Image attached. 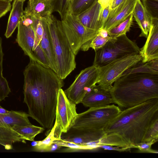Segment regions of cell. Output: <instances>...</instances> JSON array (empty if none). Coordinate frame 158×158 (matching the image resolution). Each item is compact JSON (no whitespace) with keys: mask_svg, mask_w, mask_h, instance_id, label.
<instances>
[{"mask_svg":"<svg viewBox=\"0 0 158 158\" xmlns=\"http://www.w3.org/2000/svg\"><path fill=\"white\" fill-rule=\"evenodd\" d=\"M98 0H74L71 4L70 13L77 16L90 7Z\"/></svg>","mask_w":158,"mask_h":158,"instance_id":"cell-28","label":"cell"},{"mask_svg":"<svg viewBox=\"0 0 158 158\" xmlns=\"http://www.w3.org/2000/svg\"><path fill=\"white\" fill-rule=\"evenodd\" d=\"M76 104L67 97L62 88L58 95L56 110L54 136L60 139L62 133H66L71 128L77 117Z\"/></svg>","mask_w":158,"mask_h":158,"instance_id":"cell-11","label":"cell"},{"mask_svg":"<svg viewBox=\"0 0 158 158\" xmlns=\"http://www.w3.org/2000/svg\"><path fill=\"white\" fill-rule=\"evenodd\" d=\"M10 111L6 110V109L2 107L0 105V114H6L9 113Z\"/></svg>","mask_w":158,"mask_h":158,"instance_id":"cell-40","label":"cell"},{"mask_svg":"<svg viewBox=\"0 0 158 158\" xmlns=\"http://www.w3.org/2000/svg\"><path fill=\"white\" fill-rule=\"evenodd\" d=\"M29 117L28 114L22 111L11 110L7 114H0V127L31 125Z\"/></svg>","mask_w":158,"mask_h":158,"instance_id":"cell-20","label":"cell"},{"mask_svg":"<svg viewBox=\"0 0 158 158\" xmlns=\"http://www.w3.org/2000/svg\"><path fill=\"white\" fill-rule=\"evenodd\" d=\"M153 140L158 141V118L155 119L151 124L143 142H148Z\"/></svg>","mask_w":158,"mask_h":158,"instance_id":"cell-31","label":"cell"},{"mask_svg":"<svg viewBox=\"0 0 158 158\" xmlns=\"http://www.w3.org/2000/svg\"><path fill=\"white\" fill-rule=\"evenodd\" d=\"M10 2H12L13 1H14V0H9Z\"/></svg>","mask_w":158,"mask_h":158,"instance_id":"cell-43","label":"cell"},{"mask_svg":"<svg viewBox=\"0 0 158 158\" xmlns=\"http://www.w3.org/2000/svg\"><path fill=\"white\" fill-rule=\"evenodd\" d=\"M109 91L113 103L120 108L158 98V74L140 72L123 74Z\"/></svg>","mask_w":158,"mask_h":158,"instance_id":"cell-3","label":"cell"},{"mask_svg":"<svg viewBox=\"0 0 158 158\" xmlns=\"http://www.w3.org/2000/svg\"><path fill=\"white\" fill-rule=\"evenodd\" d=\"M121 111L120 108L114 104L89 108L78 114L71 128L91 131L103 130L110 121Z\"/></svg>","mask_w":158,"mask_h":158,"instance_id":"cell-6","label":"cell"},{"mask_svg":"<svg viewBox=\"0 0 158 158\" xmlns=\"http://www.w3.org/2000/svg\"><path fill=\"white\" fill-rule=\"evenodd\" d=\"M70 0V3H71H71L73 2V1L74 0Z\"/></svg>","mask_w":158,"mask_h":158,"instance_id":"cell-42","label":"cell"},{"mask_svg":"<svg viewBox=\"0 0 158 158\" xmlns=\"http://www.w3.org/2000/svg\"><path fill=\"white\" fill-rule=\"evenodd\" d=\"M141 2H158V0H141Z\"/></svg>","mask_w":158,"mask_h":158,"instance_id":"cell-41","label":"cell"},{"mask_svg":"<svg viewBox=\"0 0 158 158\" xmlns=\"http://www.w3.org/2000/svg\"><path fill=\"white\" fill-rule=\"evenodd\" d=\"M125 0H113L110 6V9L116 7Z\"/></svg>","mask_w":158,"mask_h":158,"instance_id":"cell-38","label":"cell"},{"mask_svg":"<svg viewBox=\"0 0 158 158\" xmlns=\"http://www.w3.org/2000/svg\"><path fill=\"white\" fill-rule=\"evenodd\" d=\"M53 12H58L61 20L64 18L67 14L70 13L71 3L69 0H51Z\"/></svg>","mask_w":158,"mask_h":158,"instance_id":"cell-29","label":"cell"},{"mask_svg":"<svg viewBox=\"0 0 158 158\" xmlns=\"http://www.w3.org/2000/svg\"><path fill=\"white\" fill-rule=\"evenodd\" d=\"M4 54L2 47V40L0 37V102L4 100L11 92L8 82L3 75V60Z\"/></svg>","mask_w":158,"mask_h":158,"instance_id":"cell-25","label":"cell"},{"mask_svg":"<svg viewBox=\"0 0 158 158\" xmlns=\"http://www.w3.org/2000/svg\"><path fill=\"white\" fill-rule=\"evenodd\" d=\"M62 30L76 56L80 50H88L92 40L98 34V31L88 28L80 22L77 16L68 13L61 20Z\"/></svg>","mask_w":158,"mask_h":158,"instance_id":"cell-8","label":"cell"},{"mask_svg":"<svg viewBox=\"0 0 158 158\" xmlns=\"http://www.w3.org/2000/svg\"><path fill=\"white\" fill-rule=\"evenodd\" d=\"M12 129L20 135L25 140L33 141L35 137L45 130L42 127L32 125H15Z\"/></svg>","mask_w":158,"mask_h":158,"instance_id":"cell-22","label":"cell"},{"mask_svg":"<svg viewBox=\"0 0 158 158\" xmlns=\"http://www.w3.org/2000/svg\"><path fill=\"white\" fill-rule=\"evenodd\" d=\"M55 125H54L48 135L44 139L41 141L34 142L35 145L34 149L38 151H47L50 150L52 146L54 144V141L57 139L54 136V132Z\"/></svg>","mask_w":158,"mask_h":158,"instance_id":"cell-27","label":"cell"},{"mask_svg":"<svg viewBox=\"0 0 158 158\" xmlns=\"http://www.w3.org/2000/svg\"><path fill=\"white\" fill-rule=\"evenodd\" d=\"M24 1L14 0L7 23L5 36L7 38L11 36L17 27L23 14V6Z\"/></svg>","mask_w":158,"mask_h":158,"instance_id":"cell-19","label":"cell"},{"mask_svg":"<svg viewBox=\"0 0 158 158\" xmlns=\"http://www.w3.org/2000/svg\"><path fill=\"white\" fill-rule=\"evenodd\" d=\"M112 38L109 36L104 37L98 34L92 41L90 45V48L96 51L102 47Z\"/></svg>","mask_w":158,"mask_h":158,"instance_id":"cell-32","label":"cell"},{"mask_svg":"<svg viewBox=\"0 0 158 158\" xmlns=\"http://www.w3.org/2000/svg\"><path fill=\"white\" fill-rule=\"evenodd\" d=\"M142 62L145 63L158 59V18H152V23L146 42L140 49Z\"/></svg>","mask_w":158,"mask_h":158,"instance_id":"cell-12","label":"cell"},{"mask_svg":"<svg viewBox=\"0 0 158 158\" xmlns=\"http://www.w3.org/2000/svg\"><path fill=\"white\" fill-rule=\"evenodd\" d=\"M132 14L141 30L139 37L147 38L150 28L152 17L141 0H138Z\"/></svg>","mask_w":158,"mask_h":158,"instance_id":"cell-18","label":"cell"},{"mask_svg":"<svg viewBox=\"0 0 158 158\" xmlns=\"http://www.w3.org/2000/svg\"><path fill=\"white\" fill-rule=\"evenodd\" d=\"M81 103L86 107H98L105 106L113 103L109 91L96 85L86 94Z\"/></svg>","mask_w":158,"mask_h":158,"instance_id":"cell-15","label":"cell"},{"mask_svg":"<svg viewBox=\"0 0 158 158\" xmlns=\"http://www.w3.org/2000/svg\"><path fill=\"white\" fill-rule=\"evenodd\" d=\"M94 143L97 148L100 145H106L118 146L123 148H132V147L124 141L117 135L114 133L106 134Z\"/></svg>","mask_w":158,"mask_h":158,"instance_id":"cell-23","label":"cell"},{"mask_svg":"<svg viewBox=\"0 0 158 158\" xmlns=\"http://www.w3.org/2000/svg\"><path fill=\"white\" fill-rule=\"evenodd\" d=\"M140 49L126 34L112 38L102 47L95 51L93 65L99 68L130 55L139 54Z\"/></svg>","mask_w":158,"mask_h":158,"instance_id":"cell-7","label":"cell"},{"mask_svg":"<svg viewBox=\"0 0 158 158\" xmlns=\"http://www.w3.org/2000/svg\"><path fill=\"white\" fill-rule=\"evenodd\" d=\"M139 64L127 69L123 74L140 72L158 74V59L143 63L142 65H139Z\"/></svg>","mask_w":158,"mask_h":158,"instance_id":"cell-24","label":"cell"},{"mask_svg":"<svg viewBox=\"0 0 158 158\" xmlns=\"http://www.w3.org/2000/svg\"><path fill=\"white\" fill-rule=\"evenodd\" d=\"M54 144H56L58 147H65L74 150H89L94 149L93 145L90 143L86 145H81L72 142L64 141L61 139L55 140Z\"/></svg>","mask_w":158,"mask_h":158,"instance_id":"cell-30","label":"cell"},{"mask_svg":"<svg viewBox=\"0 0 158 158\" xmlns=\"http://www.w3.org/2000/svg\"><path fill=\"white\" fill-rule=\"evenodd\" d=\"M23 0V1H26V0Z\"/></svg>","mask_w":158,"mask_h":158,"instance_id":"cell-44","label":"cell"},{"mask_svg":"<svg viewBox=\"0 0 158 158\" xmlns=\"http://www.w3.org/2000/svg\"><path fill=\"white\" fill-rule=\"evenodd\" d=\"M105 134L104 130L91 131L70 128L66 133L62 134L60 139L78 145H84L98 141Z\"/></svg>","mask_w":158,"mask_h":158,"instance_id":"cell-14","label":"cell"},{"mask_svg":"<svg viewBox=\"0 0 158 158\" xmlns=\"http://www.w3.org/2000/svg\"><path fill=\"white\" fill-rule=\"evenodd\" d=\"M110 9V6H108L103 10L101 14L100 20V29L103 27L104 24L107 20Z\"/></svg>","mask_w":158,"mask_h":158,"instance_id":"cell-35","label":"cell"},{"mask_svg":"<svg viewBox=\"0 0 158 158\" xmlns=\"http://www.w3.org/2000/svg\"><path fill=\"white\" fill-rule=\"evenodd\" d=\"M142 60L139 54H132L113 61L99 67V76L97 84L109 91L112 84L127 69L139 64Z\"/></svg>","mask_w":158,"mask_h":158,"instance_id":"cell-9","label":"cell"},{"mask_svg":"<svg viewBox=\"0 0 158 158\" xmlns=\"http://www.w3.org/2000/svg\"><path fill=\"white\" fill-rule=\"evenodd\" d=\"M98 34L104 37L109 36L108 31L103 28L100 29L98 31Z\"/></svg>","mask_w":158,"mask_h":158,"instance_id":"cell-39","label":"cell"},{"mask_svg":"<svg viewBox=\"0 0 158 158\" xmlns=\"http://www.w3.org/2000/svg\"><path fill=\"white\" fill-rule=\"evenodd\" d=\"M113 146L109 145H99V148H102L105 150H113L118 151L119 152L129 151L131 149L127 148H123L118 146L113 147Z\"/></svg>","mask_w":158,"mask_h":158,"instance_id":"cell-36","label":"cell"},{"mask_svg":"<svg viewBox=\"0 0 158 158\" xmlns=\"http://www.w3.org/2000/svg\"><path fill=\"white\" fill-rule=\"evenodd\" d=\"M102 11L97 0L90 7L77 16L84 26L98 31L100 28V20Z\"/></svg>","mask_w":158,"mask_h":158,"instance_id":"cell-17","label":"cell"},{"mask_svg":"<svg viewBox=\"0 0 158 158\" xmlns=\"http://www.w3.org/2000/svg\"><path fill=\"white\" fill-rule=\"evenodd\" d=\"M53 12L51 0H28L23 13L39 19L45 18Z\"/></svg>","mask_w":158,"mask_h":158,"instance_id":"cell-16","label":"cell"},{"mask_svg":"<svg viewBox=\"0 0 158 158\" xmlns=\"http://www.w3.org/2000/svg\"><path fill=\"white\" fill-rule=\"evenodd\" d=\"M99 68L92 65L82 70L72 84L64 91L67 97L76 105L97 84Z\"/></svg>","mask_w":158,"mask_h":158,"instance_id":"cell-10","label":"cell"},{"mask_svg":"<svg viewBox=\"0 0 158 158\" xmlns=\"http://www.w3.org/2000/svg\"><path fill=\"white\" fill-rule=\"evenodd\" d=\"M10 2L9 0H0V18L10 10L11 6Z\"/></svg>","mask_w":158,"mask_h":158,"instance_id":"cell-34","label":"cell"},{"mask_svg":"<svg viewBox=\"0 0 158 158\" xmlns=\"http://www.w3.org/2000/svg\"><path fill=\"white\" fill-rule=\"evenodd\" d=\"M133 18V16L132 13L124 21L108 31L109 36L112 38H115L126 34L129 31L132 24Z\"/></svg>","mask_w":158,"mask_h":158,"instance_id":"cell-26","label":"cell"},{"mask_svg":"<svg viewBox=\"0 0 158 158\" xmlns=\"http://www.w3.org/2000/svg\"><path fill=\"white\" fill-rule=\"evenodd\" d=\"M158 118V98L148 100L136 106L124 109L108 123L106 134L117 135L136 148L143 142L152 123Z\"/></svg>","mask_w":158,"mask_h":158,"instance_id":"cell-2","label":"cell"},{"mask_svg":"<svg viewBox=\"0 0 158 158\" xmlns=\"http://www.w3.org/2000/svg\"><path fill=\"white\" fill-rule=\"evenodd\" d=\"M113 0H98L102 11L106 7L110 6Z\"/></svg>","mask_w":158,"mask_h":158,"instance_id":"cell-37","label":"cell"},{"mask_svg":"<svg viewBox=\"0 0 158 158\" xmlns=\"http://www.w3.org/2000/svg\"><path fill=\"white\" fill-rule=\"evenodd\" d=\"M30 16L23 13L19 23L16 41L30 59L50 68L47 57L38 43Z\"/></svg>","mask_w":158,"mask_h":158,"instance_id":"cell-5","label":"cell"},{"mask_svg":"<svg viewBox=\"0 0 158 158\" xmlns=\"http://www.w3.org/2000/svg\"><path fill=\"white\" fill-rule=\"evenodd\" d=\"M157 142V141L155 140H153L148 142H142L137 144L135 146L136 148L138 149L137 152L158 153L157 150L151 148L152 145Z\"/></svg>","mask_w":158,"mask_h":158,"instance_id":"cell-33","label":"cell"},{"mask_svg":"<svg viewBox=\"0 0 158 158\" xmlns=\"http://www.w3.org/2000/svg\"><path fill=\"white\" fill-rule=\"evenodd\" d=\"M23 75V102L28 114L48 135L54 125L58 94L64 85L63 80L50 68L31 60Z\"/></svg>","mask_w":158,"mask_h":158,"instance_id":"cell-1","label":"cell"},{"mask_svg":"<svg viewBox=\"0 0 158 158\" xmlns=\"http://www.w3.org/2000/svg\"><path fill=\"white\" fill-rule=\"evenodd\" d=\"M50 33L56 63V73L65 79L76 68L73 53L61 27V21L52 14L45 18Z\"/></svg>","mask_w":158,"mask_h":158,"instance_id":"cell-4","label":"cell"},{"mask_svg":"<svg viewBox=\"0 0 158 158\" xmlns=\"http://www.w3.org/2000/svg\"><path fill=\"white\" fill-rule=\"evenodd\" d=\"M12 127H0V144L7 150L12 149L13 144L15 142L26 143L25 140Z\"/></svg>","mask_w":158,"mask_h":158,"instance_id":"cell-21","label":"cell"},{"mask_svg":"<svg viewBox=\"0 0 158 158\" xmlns=\"http://www.w3.org/2000/svg\"><path fill=\"white\" fill-rule=\"evenodd\" d=\"M138 0H125L114 9H110L103 28L109 31L126 20L132 13Z\"/></svg>","mask_w":158,"mask_h":158,"instance_id":"cell-13","label":"cell"}]
</instances>
